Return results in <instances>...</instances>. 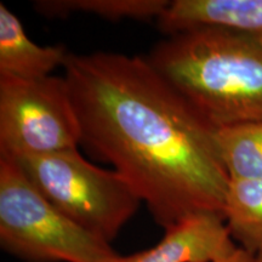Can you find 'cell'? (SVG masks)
Here are the masks:
<instances>
[{
  "label": "cell",
  "instance_id": "cell-4",
  "mask_svg": "<svg viewBox=\"0 0 262 262\" xmlns=\"http://www.w3.org/2000/svg\"><path fill=\"white\" fill-rule=\"evenodd\" d=\"M12 159L52 206L108 243L142 202L119 173L88 162L78 148Z\"/></svg>",
  "mask_w": 262,
  "mask_h": 262
},
{
  "label": "cell",
  "instance_id": "cell-5",
  "mask_svg": "<svg viewBox=\"0 0 262 262\" xmlns=\"http://www.w3.org/2000/svg\"><path fill=\"white\" fill-rule=\"evenodd\" d=\"M79 145V123L63 77H0V156L49 155Z\"/></svg>",
  "mask_w": 262,
  "mask_h": 262
},
{
  "label": "cell",
  "instance_id": "cell-1",
  "mask_svg": "<svg viewBox=\"0 0 262 262\" xmlns=\"http://www.w3.org/2000/svg\"><path fill=\"white\" fill-rule=\"evenodd\" d=\"M63 70L80 145L113 166L157 224L168 229L196 215L224 217L229 179L215 129L147 57L70 52Z\"/></svg>",
  "mask_w": 262,
  "mask_h": 262
},
{
  "label": "cell",
  "instance_id": "cell-3",
  "mask_svg": "<svg viewBox=\"0 0 262 262\" xmlns=\"http://www.w3.org/2000/svg\"><path fill=\"white\" fill-rule=\"evenodd\" d=\"M0 245L27 262H117L111 243L42 196L11 157L0 156Z\"/></svg>",
  "mask_w": 262,
  "mask_h": 262
},
{
  "label": "cell",
  "instance_id": "cell-8",
  "mask_svg": "<svg viewBox=\"0 0 262 262\" xmlns=\"http://www.w3.org/2000/svg\"><path fill=\"white\" fill-rule=\"evenodd\" d=\"M70 52L63 45L40 47L28 38L14 12L0 3V77L41 79L64 67Z\"/></svg>",
  "mask_w": 262,
  "mask_h": 262
},
{
  "label": "cell",
  "instance_id": "cell-12",
  "mask_svg": "<svg viewBox=\"0 0 262 262\" xmlns=\"http://www.w3.org/2000/svg\"><path fill=\"white\" fill-rule=\"evenodd\" d=\"M251 260H253V255L247 253L242 248H238L234 253L215 262H251Z\"/></svg>",
  "mask_w": 262,
  "mask_h": 262
},
{
  "label": "cell",
  "instance_id": "cell-10",
  "mask_svg": "<svg viewBox=\"0 0 262 262\" xmlns=\"http://www.w3.org/2000/svg\"><path fill=\"white\" fill-rule=\"evenodd\" d=\"M214 143L229 180H262V120L217 127Z\"/></svg>",
  "mask_w": 262,
  "mask_h": 262
},
{
  "label": "cell",
  "instance_id": "cell-13",
  "mask_svg": "<svg viewBox=\"0 0 262 262\" xmlns=\"http://www.w3.org/2000/svg\"><path fill=\"white\" fill-rule=\"evenodd\" d=\"M251 262H262V253L253 256V260H251Z\"/></svg>",
  "mask_w": 262,
  "mask_h": 262
},
{
  "label": "cell",
  "instance_id": "cell-2",
  "mask_svg": "<svg viewBox=\"0 0 262 262\" xmlns=\"http://www.w3.org/2000/svg\"><path fill=\"white\" fill-rule=\"evenodd\" d=\"M147 60L214 129L262 120V38L193 29L159 41Z\"/></svg>",
  "mask_w": 262,
  "mask_h": 262
},
{
  "label": "cell",
  "instance_id": "cell-11",
  "mask_svg": "<svg viewBox=\"0 0 262 262\" xmlns=\"http://www.w3.org/2000/svg\"><path fill=\"white\" fill-rule=\"evenodd\" d=\"M169 0H38L34 9L45 17H66L74 12L95 15L108 21L158 19Z\"/></svg>",
  "mask_w": 262,
  "mask_h": 262
},
{
  "label": "cell",
  "instance_id": "cell-7",
  "mask_svg": "<svg viewBox=\"0 0 262 262\" xmlns=\"http://www.w3.org/2000/svg\"><path fill=\"white\" fill-rule=\"evenodd\" d=\"M157 25L168 37L214 28L262 38V0H173Z\"/></svg>",
  "mask_w": 262,
  "mask_h": 262
},
{
  "label": "cell",
  "instance_id": "cell-6",
  "mask_svg": "<svg viewBox=\"0 0 262 262\" xmlns=\"http://www.w3.org/2000/svg\"><path fill=\"white\" fill-rule=\"evenodd\" d=\"M238 248L222 216L203 214L165 229L155 247L120 256L117 262H215Z\"/></svg>",
  "mask_w": 262,
  "mask_h": 262
},
{
  "label": "cell",
  "instance_id": "cell-9",
  "mask_svg": "<svg viewBox=\"0 0 262 262\" xmlns=\"http://www.w3.org/2000/svg\"><path fill=\"white\" fill-rule=\"evenodd\" d=\"M224 217L239 248L253 256L262 253V180H229Z\"/></svg>",
  "mask_w": 262,
  "mask_h": 262
}]
</instances>
